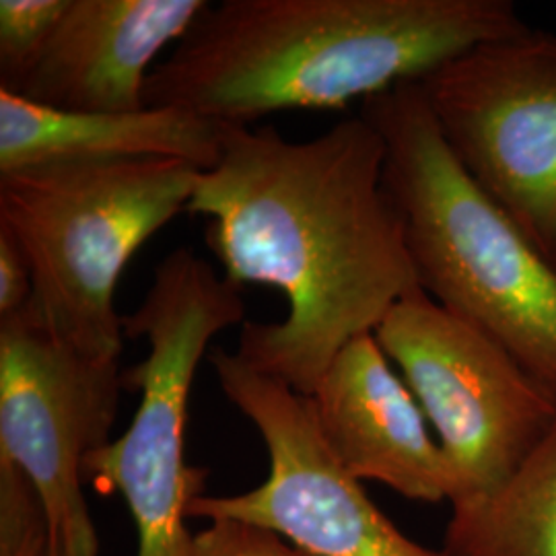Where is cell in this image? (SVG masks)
<instances>
[{
	"instance_id": "obj_1",
	"label": "cell",
	"mask_w": 556,
	"mask_h": 556,
	"mask_svg": "<svg viewBox=\"0 0 556 556\" xmlns=\"http://www.w3.org/2000/svg\"><path fill=\"white\" fill-rule=\"evenodd\" d=\"M383 163V139L361 114L307 140L227 124L219 161L188 204L208 220L223 277L287 299L280 321L241 324L238 353L303 396L351 340L376 334L420 289Z\"/></svg>"
},
{
	"instance_id": "obj_2",
	"label": "cell",
	"mask_w": 556,
	"mask_h": 556,
	"mask_svg": "<svg viewBox=\"0 0 556 556\" xmlns=\"http://www.w3.org/2000/svg\"><path fill=\"white\" fill-rule=\"evenodd\" d=\"M523 29L511 0L208 2L151 71L144 105L231 126L291 110H340Z\"/></svg>"
},
{
	"instance_id": "obj_3",
	"label": "cell",
	"mask_w": 556,
	"mask_h": 556,
	"mask_svg": "<svg viewBox=\"0 0 556 556\" xmlns=\"http://www.w3.org/2000/svg\"><path fill=\"white\" fill-rule=\"evenodd\" d=\"M418 287L505 346L556 400V262L462 167L418 83L361 103Z\"/></svg>"
},
{
	"instance_id": "obj_4",
	"label": "cell",
	"mask_w": 556,
	"mask_h": 556,
	"mask_svg": "<svg viewBox=\"0 0 556 556\" xmlns=\"http://www.w3.org/2000/svg\"><path fill=\"white\" fill-rule=\"evenodd\" d=\"M200 174L174 160L66 163L0 174V229L17 239L34 277V295L23 312L83 355L119 361V277L149 239L188 211Z\"/></svg>"
},
{
	"instance_id": "obj_5",
	"label": "cell",
	"mask_w": 556,
	"mask_h": 556,
	"mask_svg": "<svg viewBox=\"0 0 556 556\" xmlns=\"http://www.w3.org/2000/svg\"><path fill=\"white\" fill-rule=\"evenodd\" d=\"M245 301L194 250L161 260L124 338H144L149 355L122 371L124 390L140 402L128 429L85 462V480L126 501L137 526V556H192L186 519L202 495L206 470L186 464L192 383L211 340L245 321Z\"/></svg>"
},
{
	"instance_id": "obj_6",
	"label": "cell",
	"mask_w": 556,
	"mask_h": 556,
	"mask_svg": "<svg viewBox=\"0 0 556 556\" xmlns=\"http://www.w3.org/2000/svg\"><path fill=\"white\" fill-rule=\"evenodd\" d=\"M376 338L438 438L452 509L497 491L555 425V397L521 363L422 289L397 301Z\"/></svg>"
},
{
	"instance_id": "obj_7",
	"label": "cell",
	"mask_w": 556,
	"mask_h": 556,
	"mask_svg": "<svg viewBox=\"0 0 556 556\" xmlns=\"http://www.w3.org/2000/svg\"><path fill=\"white\" fill-rule=\"evenodd\" d=\"M418 87L462 167L556 262L555 36L482 41Z\"/></svg>"
},
{
	"instance_id": "obj_8",
	"label": "cell",
	"mask_w": 556,
	"mask_h": 556,
	"mask_svg": "<svg viewBox=\"0 0 556 556\" xmlns=\"http://www.w3.org/2000/svg\"><path fill=\"white\" fill-rule=\"evenodd\" d=\"M220 392L248 418L268 452V477L238 495H199L197 519H243L266 526L314 556H452L397 530L363 484L328 450L309 396L239 357L213 349Z\"/></svg>"
},
{
	"instance_id": "obj_9",
	"label": "cell",
	"mask_w": 556,
	"mask_h": 556,
	"mask_svg": "<svg viewBox=\"0 0 556 556\" xmlns=\"http://www.w3.org/2000/svg\"><path fill=\"white\" fill-rule=\"evenodd\" d=\"M119 361L83 355L20 312L0 318V456L36 484L64 556L100 555L85 462L112 438Z\"/></svg>"
},
{
	"instance_id": "obj_10",
	"label": "cell",
	"mask_w": 556,
	"mask_h": 556,
	"mask_svg": "<svg viewBox=\"0 0 556 556\" xmlns=\"http://www.w3.org/2000/svg\"><path fill=\"white\" fill-rule=\"evenodd\" d=\"M309 400L328 450L349 477L418 503H450L452 475L438 438L376 334L351 340Z\"/></svg>"
},
{
	"instance_id": "obj_11",
	"label": "cell",
	"mask_w": 556,
	"mask_h": 556,
	"mask_svg": "<svg viewBox=\"0 0 556 556\" xmlns=\"http://www.w3.org/2000/svg\"><path fill=\"white\" fill-rule=\"evenodd\" d=\"M208 0H71L15 93L66 112H135L161 52Z\"/></svg>"
},
{
	"instance_id": "obj_12",
	"label": "cell",
	"mask_w": 556,
	"mask_h": 556,
	"mask_svg": "<svg viewBox=\"0 0 556 556\" xmlns=\"http://www.w3.org/2000/svg\"><path fill=\"white\" fill-rule=\"evenodd\" d=\"M227 124L179 108L66 112L0 89V174L103 161L174 160L208 172Z\"/></svg>"
},
{
	"instance_id": "obj_13",
	"label": "cell",
	"mask_w": 556,
	"mask_h": 556,
	"mask_svg": "<svg viewBox=\"0 0 556 556\" xmlns=\"http://www.w3.org/2000/svg\"><path fill=\"white\" fill-rule=\"evenodd\" d=\"M452 556H556V420L497 491L452 509Z\"/></svg>"
},
{
	"instance_id": "obj_14",
	"label": "cell",
	"mask_w": 556,
	"mask_h": 556,
	"mask_svg": "<svg viewBox=\"0 0 556 556\" xmlns=\"http://www.w3.org/2000/svg\"><path fill=\"white\" fill-rule=\"evenodd\" d=\"M71 0H0V89L15 91Z\"/></svg>"
},
{
	"instance_id": "obj_15",
	"label": "cell",
	"mask_w": 556,
	"mask_h": 556,
	"mask_svg": "<svg viewBox=\"0 0 556 556\" xmlns=\"http://www.w3.org/2000/svg\"><path fill=\"white\" fill-rule=\"evenodd\" d=\"M52 528L36 484L0 456V556H48Z\"/></svg>"
},
{
	"instance_id": "obj_16",
	"label": "cell",
	"mask_w": 556,
	"mask_h": 556,
	"mask_svg": "<svg viewBox=\"0 0 556 556\" xmlns=\"http://www.w3.org/2000/svg\"><path fill=\"white\" fill-rule=\"evenodd\" d=\"M192 556H314L275 530L243 519H211L194 534Z\"/></svg>"
},
{
	"instance_id": "obj_17",
	"label": "cell",
	"mask_w": 556,
	"mask_h": 556,
	"mask_svg": "<svg viewBox=\"0 0 556 556\" xmlns=\"http://www.w3.org/2000/svg\"><path fill=\"white\" fill-rule=\"evenodd\" d=\"M34 295V277L17 239L0 229V318L23 312Z\"/></svg>"
},
{
	"instance_id": "obj_18",
	"label": "cell",
	"mask_w": 556,
	"mask_h": 556,
	"mask_svg": "<svg viewBox=\"0 0 556 556\" xmlns=\"http://www.w3.org/2000/svg\"><path fill=\"white\" fill-rule=\"evenodd\" d=\"M48 556H64V553H62L59 546L52 542V546H50V553H48Z\"/></svg>"
}]
</instances>
